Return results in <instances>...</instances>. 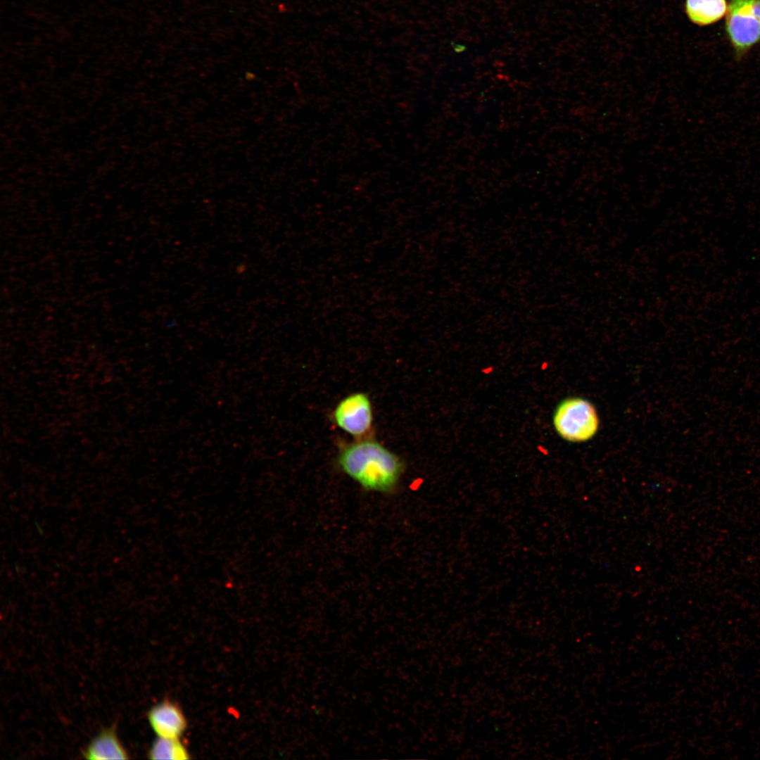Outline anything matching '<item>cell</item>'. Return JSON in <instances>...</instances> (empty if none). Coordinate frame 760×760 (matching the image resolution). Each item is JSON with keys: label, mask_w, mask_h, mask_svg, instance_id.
I'll list each match as a JSON object with an SVG mask.
<instances>
[{"label": "cell", "mask_w": 760, "mask_h": 760, "mask_svg": "<svg viewBox=\"0 0 760 760\" xmlns=\"http://www.w3.org/2000/svg\"><path fill=\"white\" fill-rule=\"evenodd\" d=\"M337 463L343 473L366 490L386 494L396 489L405 469L396 454L368 438L343 445Z\"/></svg>", "instance_id": "1"}, {"label": "cell", "mask_w": 760, "mask_h": 760, "mask_svg": "<svg viewBox=\"0 0 760 760\" xmlns=\"http://www.w3.org/2000/svg\"><path fill=\"white\" fill-rule=\"evenodd\" d=\"M553 424L557 433L570 442H583L594 436L599 426V419L594 406L581 398L563 400L553 415Z\"/></svg>", "instance_id": "2"}, {"label": "cell", "mask_w": 760, "mask_h": 760, "mask_svg": "<svg viewBox=\"0 0 760 760\" xmlns=\"http://www.w3.org/2000/svg\"><path fill=\"white\" fill-rule=\"evenodd\" d=\"M726 30L738 56L760 40V0H731Z\"/></svg>", "instance_id": "3"}, {"label": "cell", "mask_w": 760, "mask_h": 760, "mask_svg": "<svg viewBox=\"0 0 760 760\" xmlns=\"http://www.w3.org/2000/svg\"><path fill=\"white\" fill-rule=\"evenodd\" d=\"M336 424L356 438H365L372 428L373 410L369 396L355 392L344 397L333 412Z\"/></svg>", "instance_id": "4"}, {"label": "cell", "mask_w": 760, "mask_h": 760, "mask_svg": "<svg viewBox=\"0 0 760 760\" xmlns=\"http://www.w3.org/2000/svg\"><path fill=\"white\" fill-rule=\"evenodd\" d=\"M148 719L153 731L160 737L179 738L187 726L182 710L170 700L153 706L148 713Z\"/></svg>", "instance_id": "5"}, {"label": "cell", "mask_w": 760, "mask_h": 760, "mask_svg": "<svg viewBox=\"0 0 760 760\" xmlns=\"http://www.w3.org/2000/svg\"><path fill=\"white\" fill-rule=\"evenodd\" d=\"M87 759H127L128 754L120 742L114 727L101 731L83 752Z\"/></svg>", "instance_id": "6"}, {"label": "cell", "mask_w": 760, "mask_h": 760, "mask_svg": "<svg viewBox=\"0 0 760 760\" xmlns=\"http://www.w3.org/2000/svg\"><path fill=\"white\" fill-rule=\"evenodd\" d=\"M726 0H686L685 11L689 19L698 25L712 24L727 13Z\"/></svg>", "instance_id": "7"}, {"label": "cell", "mask_w": 760, "mask_h": 760, "mask_svg": "<svg viewBox=\"0 0 760 760\" xmlns=\"http://www.w3.org/2000/svg\"><path fill=\"white\" fill-rule=\"evenodd\" d=\"M148 755L151 759L184 760L190 759L186 747L179 738L158 737L152 744Z\"/></svg>", "instance_id": "8"}]
</instances>
